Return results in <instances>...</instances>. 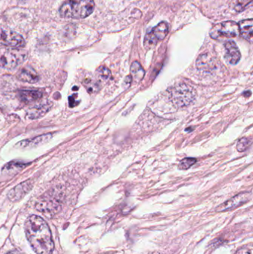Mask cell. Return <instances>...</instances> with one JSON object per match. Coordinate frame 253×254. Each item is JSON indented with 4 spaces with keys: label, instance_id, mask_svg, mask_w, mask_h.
Instances as JSON below:
<instances>
[{
    "label": "cell",
    "instance_id": "obj_1",
    "mask_svg": "<svg viewBox=\"0 0 253 254\" xmlns=\"http://www.w3.org/2000/svg\"><path fill=\"white\" fill-rule=\"evenodd\" d=\"M27 239L37 254H51L54 249L51 232L47 222L40 216L32 215L25 225Z\"/></svg>",
    "mask_w": 253,
    "mask_h": 254
},
{
    "label": "cell",
    "instance_id": "obj_2",
    "mask_svg": "<svg viewBox=\"0 0 253 254\" xmlns=\"http://www.w3.org/2000/svg\"><path fill=\"white\" fill-rule=\"evenodd\" d=\"M95 10L94 0H68L59 8L62 17L83 19L90 16Z\"/></svg>",
    "mask_w": 253,
    "mask_h": 254
},
{
    "label": "cell",
    "instance_id": "obj_3",
    "mask_svg": "<svg viewBox=\"0 0 253 254\" xmlns=\"http://www.w3.org/2000/svg\"><path fill=\"white\" fill-rule=\"evenodd\" d=\"M170 100L172 104L178 107L183 108L194 102L196 98V92L194 88L184 83H180L171 88Z\"/></svg>",
    "mask_w": 253,
    "mask_h": 254
},
{
    "label": "cell",
    "instance_id": "obj_4",
    "mask_svg": "<svg viewBox=\"0 0 253 254\" xmlns=\"http://www.w3.org/2000/svg\"><path fill=\"white\" fill-rule=\"evenodd\" d=\"M26 58V53L18 49H0V66L13 69L22 64Z\"/></svg>",
    "mask_w": 253,
    "mask_h": 254
},
{
    "label": "cell",
    "instance_id": "obj_5",
    "mask_svg": "<svg viewBox=\"0 0 253 254\" xmlns=\"http://www.w3.org/2000/svg\"><path fill=\"white\" fill-rule=\"evenodd\" d=\"M209 34L214 40L234 38L239 35V25L233 21H226L214 25Z\"/></svg>",
    "mask_w": 253,
    "mask_h": 254
},
{
    "label": "cell",
    "instance_id": "obj_6",
    "mask_svg": "<svg viewBox=\"0 0 253 254\" xmlns=\"http://www.w3.org/2000/svg\"><path fill=\"white\" fill-rule=\"evenodd\" d=\"M169 33V25L166 22H161L147 33L144 39L146 49H152L158 42L163 40Z\"/></svg>",
    "mask_w": 253,
    "mask_h": 254
},
{
    "label": "cell",
    "instance_id": "obj_7",
    "mask_svg": "<svg viewBox=\"0 0 253 254\" xmlns=\"http://www.w3.org/2000/svg\"><path fill=\"white\" fill-rule=\"evenodd\" d=\"M0 44L10 48H22L25 46V40L11 30L0 28Z\"/></svg>",
    "mask_w": 253,
    "mask_h": 254
},
{
    "label": "cell",
    "instance_id": "obj_8",
    "mask_svg": "<svg viewBox=\"0 0 253 254\" xmlns=\"http://www.w3.org/2000/svg\"><path fill=\"white\" fill-rule=\"evenodd\" d=\"M251 196L252 194L251 192H242V193L238 194L236 196L233 197L231 199L218 206L217 211L224 212L237 208L251 200Z\"/></svg>",
    "mask_w": 253,
    "mask_h": 254
},
{
    "label": "cell",
    "instance_id": "obj_9",
    "mask_svg": "<svg viewBox=\"0 0 253 254\" xmlns=\"http://www.w3.org/2000/svg\"><path fill=\"white\" fill-rule=\"evenodd\" d=\"M33 184L31 180L22 182L19 185H16L14 188L9 192V199L11 201H17L22 199L32 188Z\"/></svg>",
    "mask_w": 253,
    "mask_h": 254
},
{
    "label": "cell",
    "instance_id": "obj_10",
    "mask_svg": "<svg viewBox=\"0 0 253 254\" xmlns=\"http://www.w3.org/2000/svg\"><path fill=\"white\" fill-rule=\"evenodd\" d=\"M225 58L226 61L228 64L231 65H236L240 61L242 55H241L240 51L238 48L237 45L235 42L232 40H228L226 42L225 45Z\"/></svg>",
    "mask_w": 253,
    "mask_h": 254
},
{
    "label": "cell",
    "instance_id": "obj_11",
    "mask_svg": "<svg viewBox=\"0 0 253 254\" xmlns=\"http://www.w3.org/2000/svg\"><path fill=\"white\" fill-rule=\"evenodd\" d=\"M51 103L50 102L43 103V104L34 106L27 112V117L31 120L40 119L46 113H49V110L51 108Z\"/></svg>",
    "mask_w": 253,
    "mask_h": 254
},
{
    "label": "cell",
    "instance_id": "obj_12",
    "mask_svg": "<svg viewBox=\"0 0 253 254\" xmlns=\"http://www.w3.org/2000/svg\"><path fill=\"white\" fill-rule=\"evenodd\" d=\"M53 134L51 133L48 134H42V135L37 136L32 139L28 140H22L17 143V146L19 148H33L35 146H40V145L44 144L47 143L51 139Z\"/></svg>",
    "mask_w": 253,
    "mask_h": 254
},
{
    "label": "cell",
    "instance_id": "obj_13",
    "mask_svg": "<svg viewBox=\"0 0 253 254\" xmlns=\"http://www.w3.org/2000/svg\"><path fill=\"white\" fill-rule=\"evenodd\" d=\"M198 69L203 71H211L216 66L215 59L208 54L200 55L196 61Z\"/></svg>",
    "mask_w": 253,
    "mask_h": 254
},
{
    "label": "cell",
    "instance_id": "obj_14",
    "mask_svg": "<svg viewBox=\"0 0 253 254\" xmlns=\"http://www.w3.org/2000/svg\"><path fill=\"white\" fill-rule=\"evenodd\" d=\"M17 77L20 81L28 83H36L40 80L39 74L31 67H24L18 72Z\"/></svg>",
    "mask_w": 253,
    "mask_h": 254
},
{
    "label": "cell",
    "instance_id": "obj_15",
    "mask_svg": "<svg viewBox=\"0 0 253 254\" xmlns=\"http://www.w3.org/2000/svg\"><path fill=\"white\" fill-rule=\"evenodd\" d=\"M43 92L34 89H23L18 92V98L25 104L35 102L43 97Z\"/></svg>",
    "mask_w": 253,
    "mask_h": 254
},
{
    "label": "cell",
    "instance_id": "obj_16",
    "mask_svg": "<svg viewBox=\"0 0 253 254\" xmlns=\"http://www.w3.org/2000/svg\"><path fill=\"white\" fill-rule=\"evenodd\" d=\"M239 34L242 38L252 42L253 40V19H245L239 22Z\"/></svg>",
    "mask_w": 253,
    "mask_h": 254
},
{
    "label": "cell",
    "instance_id": "obj_17",
    "mask_svg": "<svg viewBox=\"0 0 253 254\" xmlns=\"http://www.w3.org/2000/svg\"><path fill=\"white\" fill-rule=\"evenodd\" d=\"M130 71L132 80H135L136 82L141 81L145 76V71L138 61H135L132 64Z\"/></svg>",
    "mask_w": 253,
    "mask_h": 254
},
{
    "label": "cell",
    "instance_id": "obj_18",
    "mask_svg": "<svg viewBox=\"0 0 253 254\" xmlns=\"http://www.w3.org/2000/svg\"><path fill=\"white\" fill-rule=\"evenodd\" d=\"M83 85L86 87V90L90 94L96 93L101 89V84L98 80L93 79H86L83 81Z\"/></svg>",
    "mask_w": 253,
    "mask_h": 254
},
{
    "label": "cell",
    "instance_id": "obj_19",
    "mask_svg": "<svg viewBox=\"0 0 253 254\" xmlns=\"http://www.w3.org/2000/svg\"><path fill=\"white\" fill-rule=\"evenodd\" d=\"M97 76L101 80H108L111 77V71L105 66H101L97 70Z\"/></svg>",
    "mask_w": 253,
    "mask_h": 254
},
{
    "label": "cell",
    "instance_id": "obj_20",
    "mask_svg": "<svg viewBox=\"0 0 253 254\" xmlns=\"http://www.w3.org/2000/svg\"><path fill=\"white\" fill-rule=\"evenodd\" d=\"M251 143H252V141L248 137H243V138L240 139L238 141L237 146H236L237 150L240 152H245L251 146Z\"/></svg>",
    "mask_w": 253,
    "mask_h": 254
},
{
    "label": "cell",
    "instance_id": "obj_21",
    "mask_svg": "<svg viewBox=\"0 0 253 254\" xmlns=\"http://www.w3.org/2000/svg\"><path fill=\"white\" fill-rule=\"evenodd\" d=\"M196 163V158H186L183 159L182 161H180L178 168L180 170H188L189 168L194 165Z\"/></svg>",
    "mask_w": 253,
    "mask_h": 254
},
{
    "label": "cell",
    "instance_id": "obj_22",
    "mask_svg": "<svg viewBox=\"0 0 253 254\" xmlns=\"http://www.w3.org/2000/svg\"><path fill=\"white\" fill-rule=\"evenodd\" d=\"M253 0H238L236 6H235V10L238 12L243 11L249 4L252 3Z\"/></svg>",
    "mask_w": 253,
    "mask_h": 254
},
{
    "label": "cell",
    "instance_id": "obj_23",
    "mask_svg": "<svg viewBox=\"0 0 253 254\" xmlns=\"http://www.w3.org/2000/svg\"><path fill=\"white\" fill-rule=\"evenodd\" d=\"M24 167H25V164H23V163L21 162H10V164H7L4 167V169L5 170H11L12 168H17V169H22Z\"/></svg>",
    "mask_w": 253,
    "mask_h": 254
},
{
    "label": "cell",
    "instance_id": "obj_24",
    "mask_svg": "<svg viewBox=\"0 0 253 254\" xmlns=\"http://www.w3.org/2000/svg\"><path fill=\"white\" fill-rule=\"evenodd\" d=\"M132 76H126V77H125L124 82H123V86H124V87L126 88H126H129V86H131V83H132Z\"/></svg>",
    "mask_w": 253,
    "mask_h": 254
},
{
    "label": "cell",
    "instance_id": "obj_25",
    "mask_svg": "<svg viewBox=\"0 0 253 254\" xmlns=\"http://www.w3.org/2000/svg\"><path fill=\"white\" fill-rule=\"evenodd\" d=\"M236 254H251V252L248 249H241L236 252Z\"/></svg>",
    "mask_w": 253,
    "mask_h": 254
},
{
    "label": "cell",
    "instance_id": "obj_26",
    "mask_svg": "<svg viewBox=\"0 0 253 254\" xmlns=\"http://www.w3.org/2000/svg\"><path fill=\"white\" fill-rule=\"evenodd\" d=\"M7 254H21L19 253V252H17V251H12V252H9V253H7Z\"/></svg>",
    "mask_w": 253,
    "mask_h": 254
},
{
    "label": "cell",
    "instance_id": "obj_27",
    "mask_svg": "<svg viewBox=\"0 0 253 254\" xmlns=\"http://www.w3.org/2000/svg\"><path fill=\"white\" fill-rule=\"evenodd\" d=\"M146 254H160L157 253V252H151V253H147Z\"/></svg>",
    "mask_w": 253,
    "mask_h": 254
}]
</instances>
